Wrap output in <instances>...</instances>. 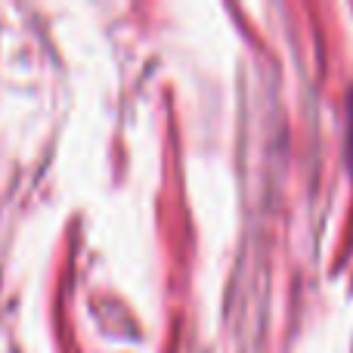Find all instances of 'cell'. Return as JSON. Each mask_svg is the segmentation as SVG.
<instances>
[{
	"label": "cell",
	"instance_id": "6da1fadb",
	"mask_svg": "<svg viewBox=\"0 0 353 353\" xmlns=\"http://www.w3.org/2000/svg\"><path fill=\"white\" fill-rule=\"evenodd\" d=\"M347 109H350V161H353V90H350V103H347Z\"/></svg>",
	"mask_w": 353,
	"mask_h": 353
}]
</instances>
